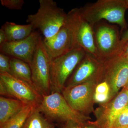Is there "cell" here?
Wrapping results in <instances>:
<instances>
[{"mask_svg":"<svg viewBox=\"0 0 128 128\" xmlns=\"http://www.w3.org/2000/svg\"><path fill=\"white\" fill-rule=\"evenodd\" d=\"M40 36L38 32H33L25 39L6 42L0 45V53L11 58L21 60L30 65Z\"/></svg>","mask_w":128,"mask_h":128,"instance_id":"obj_12","label":"cell"},{"mask_svg":"<svg viewBox=\"0 0 128 128\" xmlns=\"http://www.w3.org/2000/svg\"><path fill=\"white\" fill-rule=\"evenodd\" d=\"M1 28L6 34L7 42H15L25 39L30 36L34 29L32 25L29 24L20 25L9 22H6Z\"/></svg>","mask_w":128,"mask_h":128,"instance_id":"obj_16","label":"cell"},{"mask_svg":"<svg viewBox=\"0 0 128 128\" xmlns=\"http://www.w3.org/2000/svg\"><path fill=\"white\" fill-rule=\"evenodd\" d=\"M34 107L26 105L18 114L10 119L0 128H22Z\"/></svg>","mask_w":128,"mask_h":128,"instance_id":"obj_19","label":"cell"},{"mask_svg":"<svg viewBox=\"0 0 128 128\" xmlns=\"http://www.w3.org/2000/svg\"><path fill=\"white\" fill-rule=\"evenodd\" d=\"M84 128H93V127H90V126H88V127H86Z\"/></svg>","mask_w":128,"mask_h":128,"instance_id":"obj_31","label":"cell"},{"mask_svg":"<svg viewBox=\"0 0 128 128\" xmlns=\"http://www.w3.org/2000/svg\"><path fill=\"white\" fill-rule=\"evenodd\" d=\"M40 8L36 13L28 15L26 22L34 29H38L49 39L58 32L65 22L67 14L57 6L53 0H40Z\"/></svg>","mask_w":128,"mask_h":128,"instance_id":"obj_2","label":"cell"},{"mask_svg":"<svg viewBox=\"0 0 128 128\" xmlns=\"http://www.w3.org/2000/svg\"><path fill=\"white\" fill-rule=\"evenodd\" d=\"M9 74L34 86L32 81V70L30 65L22 60L11 58Z\"/></svg>","mask_w":128,"mask_h":128,"instance_id":"obj_17","label":"cell"},{"mask_svg":"<svg viewBox=\"0 0 128 128\" xmlns=\"http://www.w3.org/2000/svg\"><path fill=\"white\" fill-rule=\"evenodd\" d=\"M128 128V126H126V127H122V128Z\"/></svg>","mask_w":128,"mask_h":128,"instance_id":"obj_32","label":"cell"},{"mask_svg":"<svg viewBox=\"0 0 128 128\" xmlns=\"http://www.w3.org/2000/svg\"><path fill=\"white\" fill-rule=\"evenodd\" d=\"M11 57L2 53L0 54V72L10 73Z\"/></svg>","mask_w":128,"mask_h":128,"instance_id":"obj_23","label":"cell"},{"mask_svg":"<svg viewBox=\"0 0 128 128\" xmlns=\"http://www.w3.org/2000/svg\"><path fill=\"white\" fill-rule=\"evenodd\" d=\"M121 44L123 48L128 42V30L123 35L121 38Z\"/></svg>","mask_w":128,"mask_h":128,"instance_id":"obj_28","label":"cell"},{"mask_svg":"<svg viewBox=\"0 0 128 128\" xmlns=\"http://www.w3.org/2000/svg\"><path fill=\"white\" fill-rule=\"evenodd\" d=\"M87 54L80 47H76L68 52L52 59L50 64L51 88L54 92H60L67 79Z\"/></svg>","mask_w":128,"mask_h":128,"instance_id":"obj_3","label":"cell"},{"mask_svg":"<svg viewBox=\"0 0 128 128\" xmlns=\"http://www.w3.org/2000/svg\"><path fill=\"white\" fill-rule=\"evenodd\" d=\"M80 125L73 122H67L64 128H80Z\"/></svg>","mask_w":128,"mask_h":128,"instance_id":"obj_27","label":"cell"},{"mask_svg":"<svg viewBox=\"0 0 128 128\" xmlns=\"http://www.w3.org/2000/svg\"><path fill=\"white\" fill-rule=\"evenodd\" d=\"M102 62L86 54L79 64L69 80L67 87H72L91 80H100Z\"/></svg>","mask_w":128,"mask_h":128,"instance_id":"obj_13","label":"cell"},{"mask_svg":"<svg viewBox=\"0 0 128 128\" xmlns=\"http://www.w3.org/2000/svg\"><path fill=\"white\" fill-rule=\"evenodd\" d=\"M120 54L128 60V42L124 46Z\"/></svg>","mask_w":128,"mask_h":128,"instance_id":"obj_26","label":"cell"},{"mask_svg":"<svg viewBox=\"0 0 128 128\" xmlns=\"http://www.w3.org/2000/svg\"><path fill=\"white\" fill-rule=\"evenodd\" d=\"M96 80H91L63 90L64 98L72 108L81 113L90 110L94 99Z\"/></svg>","mask_w":128,"mask_h":128,"instance_id":"obj_11","label":"cell"},{"mask_svg":"<svg viewBox=\"0 0 128 128\" xmlns=\"http://www.w3.org/2000/svg\"><path fill=\"white\" fill-rule=\"evenodd\" d=\"M128 105V91L125 88L114 99L106 113L104 128H113L121 112Z\"/></svg>","mask_w":128,"mask_h":128,"instance_id":"obj_15","label":"cell"},{"mask_svg":"<svg viewBox=\"0 0 128 128\" xmlns=\"http://www.w3.org/2000/svg\"><path fill=\"white\" fill-rule=\"evenodd\" d=\"M100 80L104 79L110 85L111 93L114 95L128 82V60L121 54L102 62Z\"/></svg>","mask_w":128,"mask_h":128,"instance_id":"obj_8","label":"cell"},{"mask_svg":"<svg viewBox=\"0 0 128 128\" xmlns=\"http://www.w3.org/2000/svg\"><path fill=\"white\" fill-rule=\"evenodd\" d=\"M44 42L52 59L66 54L76 48L73 22L70 12L65 22L58 32L49 39H44Z\"/></svg>","mask_w":128,"mask_h":128,"instance_id":"obj_10","label":"cell"},{"mask_svg":"<svg viewBox=\"0 0 128 128\" xmlns=\"http://www.w3.org/2000/svg\"><path fill=\"white\" fill-rule=\"evenodd\" d=\"M52 59L40 36L30 66L33 84L42 96L50 94V64Z\"/></svg>","mask_w":128,"mask_h":128,"instance_id":"obj_6","label":"cell"},{"mask_svg":"<svg viewBox=\"0 0 128 128\" xmlns=\"http://www.w3.org/2000/svg\"><path fill=\"white\" fill-rule=\"evenodd\" d=\"M125 86L126 87V89L128 91V83H127V84H126V86Z\"/></svg>","mask_w":128,"mask_h":128,"instance_id":"obj_30","label":"cell"},{"mask_svg":"<svg viewBox=\"0 0 128 128\" xmlns=\"http://www.w3.org/2000/svg\"><path fill=\"white\" fill-rule=\"evenodd\" d=\"M0 81L6 88L9 96L34 107L38 106L41 103L42 96L34 86L8 73H0Z\"/></svg>","mask_w":128,"mask_h":128,"instance_id":"obj_7","label":"cell"},{"mask_svg":"<svg viewBox=\"0 0 128 128\" xmlns=\"http://www.w3.org/2000/svg\"><path fill=\"white\" fill-rule=\"evenodd\" d=\"M0 94L2 96H9L6 88L1 81H0Z\"/></svg>","mask_w":128,"mask_h":128,"instance_id":"obj_24","label":"cell"},{"mask_svg":"<svg viewBox=\"0 0 128 128\" xmlns=\"http://www.w3.org/2000/svg\"><path fill=\"white\" fill-rule=\"evenodd\" d=\"M38 108L41 113L52 120L74 122L81 126L87 119L73 110L64 96L57 92L42 96Z\"/></svg>","mask_w":128,"mask_h":128,"instance_id":"obj_4","label":"cell"},{"mask_svg":"<svg viewBox=\"0 0 128 128\" xmlns=\"http://www.w3.org/2000/svg\"><path fill=\"white\" fill-rule=\"evenodd\" d=\"M111 88L107 82L104 81L98 84L94 92V100L98 103H104L110 98Z\"/></svg>","mask_w":128,"mask_h":128,"instance_id":"obj_20","label":"cell"},{"mask_svg":"<svg viewBox=\"0 0 128 128\" xmlns=\"http://www.w3.org/2000/svg\"><path fill=\"white\" fill-rule=\"evenodd\" d=\"M22 128H53V126L36 106L33 108Z\"/></svg>","mask_w":128,"mask_h":128,"instance_id":"obj_18","label":"cell"},{"mask_svg":"<svg viewBox=\"0 0 128 128\" xmlns=\"http://www.w3.org/2000/svg\"><path fill=\"white\" fill-rule=\"evenodd\" d=\"M26 105L22 102L14 98L0 97V126L15 116L22 111Z\"/></svg>","mask_w":128,"mask_h":128,"instance_id":"obj_14","label":"cell"},{"mask_svg":"<svg viewBox=\"0 0 128 128\" xmlns=\"http://www.w3.org/2000/svg\"><path fill=\"white\" fill-rule=\"evenodd\" d=\"M2 6L13 10H22L25 2L23 0H1Z\"/></svg>","mask_w":128,"mask_h":128,"instance_id":"obj_22","label":"cell"},{"mask_svg":"<svg viewBox=\"0 0 128 128\" xmlns=\"http://www.w3.org/2000/svg\"><path fill=\"white\" fill-rule=\"evenodd\" d=\"M70 12L73 22L76 47L82 48L87 54L99 60L94 38L93 26L82 17L78 8L72 9Z\"/></svg>","mask_w":128,"mask_h":128,"instance_id":"obj_9","label":"cell"},{"mask_svg":"<svg viewBox=\"0 0 128 128\" xmlns=\"http://www.w3.org/2000/svg\"><path fill=\"white\" fill-rule=\"evenodd\" d=\"M127 9L125 0H99L79 10L82 17L92 26L105 20L126 29L125 13Z\"/></svg>","mask_w":128,"mask_h":128,"instance_id":"obj_1","label":"cell"},{"mask_svg":"<svg viewBox=\"0 0 128 128\" xmlns=\"http://www.w3.org/2000/svg\"><path fill=\"white\" fill-rule=\"evenodd\" d=\"M126 126H128V105L117 118L113 128H120Z\"/></svg>","mask_w":128,"mask_h":128,"instance_id":"obj_21","label":"cell"},{"mask_svg":"<svg viewBox=\"0 0 128 128\" xmlns=\"http://www.w3.org/2000/svg\"><path fill=\"white\" fill-rule=\"evenodd\" d=\"M93 28L100 61L103 62L120 54L123 47L118 26L100 22Z\"/></svg>","mask_w":128,"mask_h":128,"instance_id":"obj_5","label":"cell"},{"mask_svg":"<svg viewBox=\"0 0 128 128\" xmlns=\"http://www.w3.org/2000/svg\"><path fill=\"white\" fill-rule=\"evenodd\" d=\"M7 42V38L4 31L1 28L0 30V45Z\"/></svg>","mask_w":128,"mask_h":128,"instance_id":"obj_25","label":"cell"},{"mask_svg":"<svg viewBox=\"0 0 128 128\" xmlns=\"http://www.w3.org/2000/svg\"><path fill=\"white\" fill-rule=\"evenodd\" d=\"M125 2H126V6L128 9V0H125Z\"/></svg>","mask_w":128,"mask_h":128,"instance_id":"obj_29","label":"cell"}]
</instances>
